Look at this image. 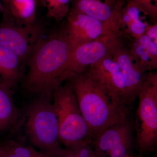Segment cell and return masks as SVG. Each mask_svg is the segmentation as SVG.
Returning <instances> with one entry per match:
<instances>
[{"mask_svg": "<svg viewBox=\"0 0 157 157\" xmlns=\"http://www.w3.org/2000/svg\"><path fill=\"white\" fill-rule=\"evenodd\" d=\"M0 157H18L0 146Z\"/></svg>", "mask_w": 157, "mask_h": 157, "instance_id": "cell-23", "label": "cell"}, {"mask_svg": "<svg viewBox=\"0 0 157 157\" xmlns=\"http://www.w3.org/2000/svg\"><path fill=\"white\" fill-rule=\"evenodd\" d=\"M23 61L15 54L0 45V81L10 89L22 76Z\"/></svg>", "mask_w": 157, "mask_h": 157, "instance_id": "cell-14", "label": "cell"}, {"mask_svg": "<svg viewBox=\"0 0 157 157\" xmlns=\"http://www.w3.org/2000/svg\"><path fill=\"white\" fill-rule=\"evenodd\" d=\"M43 28L36 23L27 25L16 23L9 16L0 23V45L11 51L23 61L28 59L40 39Z\"/></svg>", "mask_w": 157, "mask_h": 157, "instance_id": "cell-7", "label": "cell"}, {"mask_svg": "<svg viewBox=\"0 0 157 157\" xmlns=\"http://www.w3.org/2000/svg\"><path fill=\"white\" fill-rule=\"evenodd\" d=\"M133 45L130 52L140 67L145 70L156 69L157 67V42L146 33Z\"/></svg>", "mask_w": 157, "mask_h": 157, "instance_id": "cell-15", "label": "cell"}, {"mask_svg": "<svg viewBox=\"0 0 157 157\" xmlns=\"http://www.w3.org/2000/svg\"><path fill=\"white\" fill-rule=\"evenodd\" d=\"M86 72L100 82L113 97L128 107L127 104L126 82L120 67L109 56L94 64Z\"/></svg>", "mask_w": 157, "mask_h": 157, "instance_id": "cell-9", "label": "cell"}, {"mask_svg": "<svg viewBox=\"0 0 157 157\" xmlns=\"http://www.w3.org/2000/svg\"><path fill=\"white\" fill-rule=\"evenodd\" d=\"M39 2H40L42 3V2H43V0H39Z\"/></svg>", "mask_w": 157, "mask_h": 157, "instance_id": "cell-25", "label": "cell"}, {"mask_svg": "<svg viewBox=\"0 0 157 157\" xmlns=\"http://www.w3.org/2000/svg\"><path fill=\"white\" fill-rule=\"evenodd\" d=\"M52 98L60 144L66 147L83 142L92 144L90 129L79 109L71 82L55 90Z\"/></svg>", "mask_w": 157, "mask_h": 157, "instance_id": "cell-3", "label": "cell"}, {"mask_svg": "<svg viewBox=\"0 0 157 157\" xmlns=\"http://www.w3.org/2000/svg\"><path fill=\"white\" fill-rule=\"evenodd\" d=\"M72 51L64 30L42 37L28 59V71L24 88L31 94L52 100Z\"/></svg>", "mask_w": 157, "mask_h": 157, "instance_id": "cell-1", "label": "cell"}, {"mask_svg": "<svg viewBox=\"0 0 157 157\" xmlns=\"http://www.w3.org/2000/svg\"><path fill=\"white\" fill-rule=\"evenodd\" d=\"M2 2L7 10L6 16L16 23L27 25L35 22L37 0H2Z\"/></svg>", "mask_w": 157, "mask_h": 157, "instance_id": "cell-17", "label": "cell"}, {"mask_svg": "<svg viewBox=\"0 0 157 157\" xmlns=\"http://www.w3.org/2000/svg\"><path fill=\"white\" fill-rule=\"evenodd\" d=\"M25 129L29 139L42 151L56 157L62 151L57 117L51 100L39 96L29 105Z\"/></svg>", "mask_w": 157, "mask_h": 157, "instance_id": "cell-4", "label": "cell"}, {"mask_svg": "<svg viewBox=\"0 0 157 157\" xmlns=\"http://www.w3.org/2000/svg\"><path fill=\"white\" fill-rule=\"evenodd\" d=\"M137 97L133 128L140 155L155 150L157 144V73L150 72Z\"/></svg>", "mask_w": 157, "mask_h": 157, "instance_id": "cell-5", "label": "cell"}, {"mask_svg": "<svg viewBox=\"0 0 157 157\" xmlns=\"http://www.w3.org/2000/svg\"><path fill=\"white\" fill-rule=\"evenodd\" d=\"M122 34L108 35L93 40L73 49L58 79L59 86L65 80H71L94 64L123 46Z\"/></svg>", "mask_w": 157, "mask_h": 157, "instance_id": "cell-6", "label": "cell"}, {"mask_svg": "<svg viewBox=\"0 0 157 157\" xmlns=\"http://www.w3.org/2000/svg\"><path fill=\"white\" fill-rule=\"evenodd\" d=\"M124 2L125 0H73V9L121 33V13Z\"/></svg>", "mask_w": 157, "mask_h": 157, "instance_id": "cell-10", "label": "cell"}, {"mask_svg": "<svg viewBox=\"0 0 157 157\" xmlns=\"http://www.w3.org/2000/svg\"><path fill=\"white\" fill-rule=\"evenodd\" d=\"M157 23L153 25H149L145 33L151 39L157 42Z\"/></svg>", "mask_w": 157, "mask_h": 157, "instance_id": "cell-21", "label": "cell"}, {"mask_svg": "<svg viewBox=\"0 0 157 157\" xmlns=\"http://www.w3.org/2000/svg\"><path fill=\"white\" fill-rule=\"evenodd\" d=\"M20 117L11 89L0 81V132L14 127Z\"/></svg>", "mask_w": 157, "mask_h": 157, "instance_id": "cell-16", "label": "cell"}, {"mask_svg": "<svg viewBox=\"0 0 157 157\" xmlns=\"http://www.w3.org/2000/svg\"><path fill=\"white\" fill-rule=\"evenodd\" d=\"M136 4L145 11L151 18L155 20L157 15V0H127Z\"/></svg>", "mask_w": 157, "mask_h": 157, "instance_id": "cell-20", "label": "cell"}, {"mask_svg": "<svg viewBox=\"0 0 157 157\" xmlns=\"http://www.w3.org/2000/svg\"><path fill=\"white\" fill-rule=\"evenodd\" d=\"M147 17L151 18L143 9L134 3L127 2L122 11L121 28L124 27L127 33L135 40L139 39L145 33L149 26Z\"/></svg>", "mask_w": 157, "mask_h": 157, "instance_id": "cell-13", "label": "cell"}, {"mask_svg": "<svg viewBox=\"0 0 157 157\" xmlns=\"http://www.w3.org/2000/svg\"><path fill=\"white\" fill-rule=\"evenodd\" d=\"M70 81L90 129L92 143L107 128L129 117L128 107L113 97L86 71Z\"/></svg>", "mask_w": 157, "mask_h": 157, "instance_id": "cell-2", "label": "cell"}, {"mask_svg": "<svg viewBox=\"0 0 157 157\" xmlns=\"http://www.w3.org/2000/svg\"><path fill=\"white\" fill-rule=\"evenodd\" d=\"M133 124L130 117L108 127L93 141L97 157H106L111 151L128 143H133Z\"/></svg>", "mask_w": 157, "mask_h": 157, "instance_id": "cell-12", "label": "cell"}, {"mask_svg": "<svg viewBox=\"0 0 157 157\" xmlns=\"http://www.w3.org/2000/svg\"><path fill=\"white\" fill-rule=\"evenodd\" d=\"M112 56L120 67L125 80L127 104L129 107L137 98L146 79V70L140 67L130 50L123 46L116 51Z\"/></svg>", "mask_w": 157, "mask_h": 157, "instance_id": "cell-11", "label": "cell"}, {"mask_svg": "<svg viewBox=\"0 0 157 157\" xmlns=\"http://www.w3.org/2000/svg\"><path fill=\"white\" fill-rule=\"evenodd\" d=\"M127 157H133L132 156V155H130L128 156H127Z\"/></svg>", "mask_w": 157, "mask_h": 157, "instance_id": "cell-26", "label": "cell"}, {"mask_svg": "<svg viewBox=\"0 0 157 157\" xmlns=\"http://www.w3.org/2000/svg\"><path fill=\"white\" fill-rule=\"evenodd\" d=\"M71 0H43L42 5L46 8L47 15L57 21L67 17L70 11Z\"/></svg>", "mask_w": 157, "mask_h": 157, "instance_id": "cell-18", "label": "cell"}, {"mask_svg": "<svg viewBox=\"0 0 157 157\" xmlns=\"http://www.w3.org/2000/svg\"><path fill=\"white\" fill-rule=\"evenodd\" d=\"M56 157H76L73 153L68 149H63L62 151Z\"/></svg>", "mask_w": 157, "mask_h": 157, "instance_id": "cell-22", "label": "cell"}, {"mask_svg": "<svg viewBox=\"0 0 157 157\" xmlns=\"http://www.w3.org/2000/svg\"><path fill=\"white\" fill-rule=\"evenodd\" d=\"M67 17V25L64 30L72 50L104 36L122 34L94 17L73 8L70 10Z\"/></svg>", "mask_w": 157, "mask_h": 157, "instance_id": "cell-8", "label": "cell"}, {"mask_svg": "<svg viewBox=\"0 0 157 157\" xmlns=\"http://www.w3.org/2000/svg\"><path fill=\"white\" fill-rule=\"evenodd\" d=\"M66 148L68 149L76 157H97L91 144L89 142H83Z\"/></svg>", "mask_w": 157, "mask_h": 157, "instance_id": "cell-19", "label": "cell"}, {"mask_svg": "<svg viewBox=\"0 0 157 157\" xmlns=\"http://www.w3.org/2000/svg\"><path fill=\"white\" fill-rule=\"evenodd\" d=\"M0 13L3 14V16L7 15V11L6 7L2 2V0H0Z\"/></svg>", "mask_w": 157, "mask_h": 157, "instance_id": "cell-24", "label": "cell"}]
</instances>
